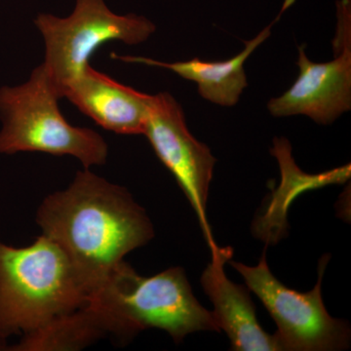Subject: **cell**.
<instances>
[{
  "label": "cell",
  "instance_id": "1",
  "mask_svg": "<svg viewBox=\"0 0 351 351\" xmlns=\"http://www.w3.org/2000/svg\"><path fill=\"white\" fill-rule=\"evenodd\" d=\"M36 223L66 253L90 294L127 254L154 237L151 219L131 193L85 168L41 202Z\"/></svg>",
  "mask_w": 351,
  "mask_h": 351
},
{
  "label": "cell",
  "instance_id": "2",
  "mask_svg": "<svg viewBox=\"0 0 351 351\" xmlns=\"http://www.w3.org/2000/svg\"><path fill=\"white\" fill-rule=\"evenodd\" d=\"M88 304L99 314L108 335L131 341L158 328L181 343L195 332H219L211 311L197 301L182 267L142 276L122 261L92 291Z\"/></svg>",
  "mask_w": 351,
  "mask_h": 351
},
{
  "label": "cell",
  "instance_id": "3",
  "mask_svg": "<svg viewBox=\"0 0 351 351\" xmlns=\"http://www.w3.org/2000/svg\"><path fill=\"white\" fill-rule=\"evenodd\" d=\"M89 295L68 256L45 235L25 247L0 240V329L7 338L86 306Z\"/></svg>",
  "mask_w": 351,
  "mask_h": 351
},
{
  "label": "cell",
  "instance_id": "4",
  "mask_svg": "<svg viewBox=\"0 0 351 351\" xmlns=\"http://www.w3.org/2000/svg\"><path fill=\"white\" fill-rule=\"evenodd\" d=\"M59 99L43 64L32 71L27 82L0 88V154L69 156L85 169L105 164L106 141L92 129L71 125L60 110Z\"/></svg>",
  "mask_w": 351,
  "mask_h": 351
},
{
  "label": "cell",
  "instance_id": "5",
  "mask_svg": "<svg viewBox=\"0 0 351 351\" xmlns=\"http://www.w3.org/2000/svg\"><path fill=\"white\" fill-rule=\"evenodd\" d=\"M34 24L45 43L43 66L60 97L61 90L82 75L90 57L103 44L114 40L130 45L142 43L156 29L143 16L113 13L105 0H76L68 17L39 14Z\"/></svg>",
  "mask_w": 351,
  "mask_h": 351
},
{
  "label": "cell",
  "instance_id": "6",
  "mask_svg": "<svg viewBox=\"0 0 351 351\" xmlns=\"http://www.w3.org/2000/svg\"><path fill=\"white\" fill-rule=\"evenodd\" d=\"M329 260L330 255L321 258L317 283L306 293L286 287L276 279L267 265L265 250L256 267L228 261L276 321L277 351H335L350 346L348 323L332 317L323 302L321 283Z\"/></svg>",
  "mask_w": 351,
  "mask_h": 351
},
{
  "label": "cell",
  "instance_id": "7",
  "mask_svg": "<svg viewBox=\"0 0 351 351\" xmlns=\"http://www.w3.org/2000/svg\"><path fill=\"white\" fill-rule=\"evenodd\" d=\"M336 57L327 63H313L299 47V77L282 96L269 101L274 117L304 114L320 124L332 123L351 108L350 0L337 2Z\"/></svg>",
  "mask_w": 351,
  "mask_h": 351
},
{
  "label": "cell",
  "instance_id": "8",
  "mask_svg": "<svg viewBox=\"0 0 351 351\" xmlns=\"http://www.w3.org/2000/svg\"><path fill=\"white\" fill-rule=\"evenodd\" d=\"M144 135L188 197L211 249L216 243L206 207L216 158L206 145L191 135L181 106L169 93L152 96Z\"/></svg>",
  "mask_w": 351,
  "mask_h": 351
},
{
  "label": "cell",
  "instance_id": "9",
  "mask_svg": "<svg viewBox=\"0 0 351 351\" xmlns=\"http://www.w3.org/2000/svg\"><path fill=\"white\" fill-rule=\"evenodd\" d=\"M211 262L201 276L200 282L205 294L214 306V319L219 331L223 330L230 339L232 350L237 351H276L274 335L261 327L250 290L233 283L226 276V263L232 260L230 247L211 249Z\"/></svg>",
  "mask_w": 351,
  "mask_h": 351
},
{
  "label": "cell",
  "instance_id": "10",
  "mask_svg": "<svg viewBox=\"0 0 351 351\" xmlns=\"http://www.w3.org/2000/svg\"><path fill=\"white\" fill-rule=\"evenodd\" d=\"M60 94L108 131L144 135L152 95L115 82L90 64Z\"/></svg>",
  "mask_w": 351,
  "mask_h": 351
},
{
  "label": "cell",
  "instance_id": "11",
  "mask_svg": "<svg viewBox=\"0 0 351 351\" xmlns=\"http://www.w3.org/2000/svg\"><path fill=\"white\" fill-rule=\"evenodd\" d=\"M270 154L278 161L281 182L270 196L265 212L253 223L254 234L265 246L276 244L287 234V211L297 196L329 184H343L350 180L351 171L348 164L317 175L302 172L295 163L292 147L286 138H274Z\"/></svg>",
  "mask_w": 351,
  "mask_h": 351
},
{
  "label": "cell",
  "instance_id": "12",
  "mask_svg": "<svg viewBox=\"0 0 351 351\" xmlns=\"http://www.w3.org/2000/svg\"><path fill=\"white\" fill-rule=\"evenodd\" d=\"M295 0H285L278 17L263 29L255 38L245 43L244 50L232 59L221 62H205L195 58L188 62L163 63L145 57L115 56L117 59L127 63H138L147 66H160L174 71L184 78L197 83L198 92L206 100L223 106L232 107L239 101L240 95L247 87L244 63L252 53L270 36L272 25H274L288 7Z\"/></svg>",
  "mask_w": 351,
  "mask_h": 351
},
{
  "label": "cell",
  "instance_id": "13",
  "mask_svg": "<svg viewBox=\"0 0 351 351\" xmlns=\"http://www.w3.org/2000/svg\"><path fill=\"white\" fill-rule=\"evenodd\" d=\"M99 314L89 304L61 314L45 325L23 335L11 351L82 350L108 336Z\"/></svg>",
  "mask_w": 351,
  "mask_h": 351
},
{
  "label": "cell",
  "instance_id": "14",
  "mask_svg": "<svg viewBox=\"0 0 351 351\" xmlns=\"http://www.w3.org/2000/svg\"><path fill=\"white\" fill-rule=\"evenodd\" d=\"M7 337L2 332L1 329H0V351L2 350H8L9 346L7 345Z\"/></svg>",
  "mask_w": 351,
  "mask_h": 351
}]
</instances>
